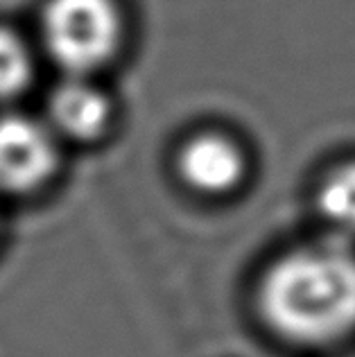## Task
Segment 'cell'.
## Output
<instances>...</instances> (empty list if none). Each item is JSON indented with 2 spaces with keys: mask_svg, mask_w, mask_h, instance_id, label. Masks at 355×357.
Listing matches in <instances>:
<instances>
[{
  "mask_svg": "<svg viewBox=\"0 0 355 357\" xmlns=\"http://www.w3.org/2000/svg\"><path fill=\"white\" fill-rule=\"evenodd\" d=\"M57 163V143L48 127L25 116L0 118V192H36L52 178Z\"/></svg>",
  "mask_w": 355,
  "mask_h": 357,
  "instance_id": "obj_3",
  "label": "cell"
},
{
  "mask_svg": "<svg viewBox=\"0 0 355 357\" xmlns=\"http://www.w3.org/2000/svg\"><path fill=\"white\" fill-rule=\"evenodd\" d=\"M179 172L183 181L202 192H227L245 174V156L227 136H195L181 149Z\"/></svg>",
  "mask_w": 355,
  "mask_h": 357,
  "instance_id": "obj_4",
  "label": "cell"
},
{
  "mask_svg": "<svg viewBox=\"0 0 355 357\" xmlns=\"http://www.w3.org/2000/svg\"><path fill=\"white\" fill-rule=\"evenodd\" d=\"M260 305L289 340H338L355 328V256L342 244L292 253L267 274Z\"/></svg>",
  "mask_w": 355,
  "mask_h": 357,
  "instance_id": "obj_1",
  "label": "cell"
},
{
  "mask_svg": "<svg viewBox=\"0 0 355 357\" xmlns=\"http://www.w3.org/2000/svg\"><path fill=\"white\" fill-rule=\"evenodd\" d=\"M32 79V57L14 32L0 27V100L16 98Z\"/></svg>",
  "mask_w": 355,
  "mask_h": 357,
  "instance_id": "obj_7",
  "label": "cell"
},
{
  "mask_svg": "<svg viewBox=\"0 0 355 357\" xmlns=\"http://www.w3.org/2000/svg\"><path fill=\"white\" fill-rule=\"evenodd\" d=\"M319 208L342 233H355V163L340 167L326 178Z\"/></svg>",
  "mask_w": 355,
  "mask_h": 357,
  "instance_id": "obj_6",
  "label": "cell"
},
{
  "mask_svg": "<svg viewBox=\"0 0 355 357\" xmlns=\"http://www.w3.org/2000/svg\"><path fill=\"white\" fill-rule=\"evenodd\" d=\"M109 100L105 93L89 84L84 77H75L59 84L50 98L52 125L73 140H93L109 125Z\"/></svg>",
  "mask_w": 355,
  "mask_h": 357,
  "instance_id": "obj_5",
  "label": "cell"
},
{
  "mask_svg": "<svg viewBox=\"0 0 355 357\" xmlns=\"http://www.w3.org/2000/svg\"><path fill=\"white\" fill-rule=\"evenodd\" d=\"M41 32L50 57L66 73L84 77L114 57L123 21L114 0H48Z\"/></svg>",
  "mask_w": 355,
  "mask_h": 357,
  "instance_id": "obj_2",
  "label": "cell"
}]
</instances>
